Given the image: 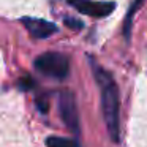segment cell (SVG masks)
<instances>
[{"label":"cell","mask_w":147,"mask_h":147,"mask_svg":"<svg viewBox=\"0 0 147 147\" xmlns=\"http://www.w3.org/2000/svg\"><path fill=\"white\" fill-rule=\"evenodd\" d=\"M21 22L26 26L29 33L33 38H48L57 32V26L45 19H36V18H22Z\"/></svg>","instance_id":"obj_5"},{"label":"cell","mask_w":147,"mask_h":147,"mask_svg":"<svg viewBox=\"0 0 147 147\" xmlns=\"http://www.w3.org/2000/svg\"><path fill=\"white\" fill-rule=\"evenodd\" d=\"M93 76L96 79V84L100 87L101 95V111L105 119L106 128L111 141L119 142V133H120V101H119V89L114 78L109 71H106L103 67H100L93 59H90Z\"/></svg>","instance_id":"obj_1"},{"label":"cell","mask_w":147,"mask_h":147,"mask_svg":"<svg viewBox=\"0 0 147 147\" xmlns=\"http://www.w3.org/2000/svg\"><path fill=\"white\" fill-rule=\"evenodd\" d=\"M68 3L79 11L81 14H87L92 18H105L111 14L115 8L112 2H93V0H68Z\"/></svg>","instance_id":"obj_4"},{"label":"cell","mask_w":147,"mask_h":147,"mask_svg":"<svg viewBox=\"0 0 147 147\" xmlns=\"http://www.w3.org/2000/svg\"><path fill=\"white\" fill-rule=\"evenodd\" d=\"M48 147H79V144L73 139L68 138H60V136H51L46 139Z\"/></svg>","instance_id":"obj_6"},{"label":"cell","mask_w":147,"mask_h":147,"mask_svg":"<svg viewBox=\"0 0 147 147\" xmlns=\"http://www.w3.org/2000/svg\"><path fill=\"white\" fill-rule=\"evenodd\" d=\"M59 112L68 130L78 133L79 131V115H78L76 100L70 90L59 93Z\"/></svg>","instance_id":"obj_3"},{"label":"cell","mask_w":147,"mask_h":147,"mask_svg":"<svg viewBox=\"0 0 147 147\" xmlns=\"http://www.w3.org/2000/svg\"><path fill=\"white\" fill-rule=\"evenodd\" d=\"M65 22H67V26H70L71 29H81V27H82V22H81V21H76V19H67Z\"/></svg>","instance_id":"obj_7"},{"label":"cell","mask_w":147,"mask_h":147,"mask_svg":"<svg viewBox=\"0 0 147 147\" xmlns=\"http://www.w3.org/2000/svg\"><path fill=\"white\" fill-rule=\"evenodd\" d=\"M35 68L41 74L54 79H63L68 76L70 62L63 54L59 52H45L35 60Z\"/></svg>","instance_id":"obj_2"}]
</instances>
